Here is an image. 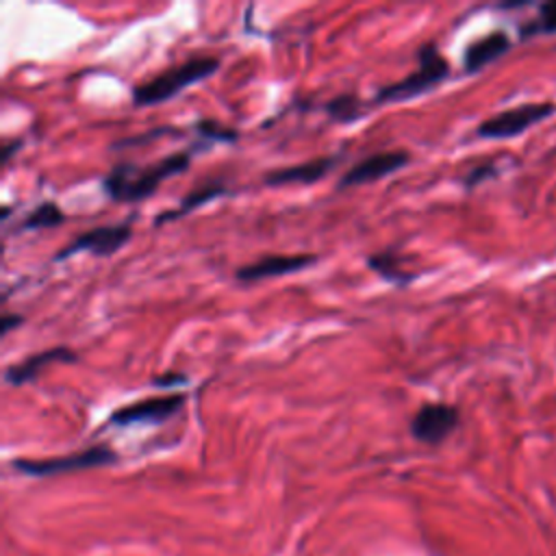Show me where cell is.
Here are the masks:
<instances>
[{
	"mask_svg": "<svg viewBox=\"0 0 556 556\" xmlns=\"http://www.w3.org/2000/svg\"><path fill=\"white\" fill-rule=\"evenodd\" d=\"M191 163V150H180L150 165L122 161L104 176L102 187L117 202H139L150 198L163 180L185 172Z\"/></svg>",
	"mask_w": 556,
	"mask_h": 556,
	"instance_id": "cell-1",
	"label": "cell"
},
{
	"mask_svg": "<svg viewBox=\"0 0 556 556\" xmlns=\"http://www.w3.org/2000/svg\"><path fill=\"white\" fill-rule=\"evenodd\" d=\"M217 67H219L217 56L187 59L185 63L167 67L165 72L156 74L154 78H150L141 85H135L132 87V104L135 106L161 104V102L174 98L176 93H180L185 87L208 78L211 74H215Z\"/></svg>",
	"mask_w": 556,
	"mask_h": 556,
	"instance_id": "cell-2",
	"label": "cell"
},
{
	"mask_svg": "<svg viewBox=\"0 0 556 556\" xmlns=\"http://www.w3.org/2000/svg\"><path fill=\"white\" fill-rule=\"evenodd\" d=\"M447 74H450V65L441 56L439 48L434 43H424L417 50V70L395 83L380 87L374 96V102L389 104V102L410 100L415 96H421V93L434 89L441 80L447 78Z\"/></svg>",
	"mask_w": 556,
	"mask_h": 556,
	"instance_id": "cell-3",
	"label": "cell"
},
{
	"mask_svg": "<svg viewBox=\"0 0 556 556\" xmlns=\"http://www.w3.org/2000/svg\"><path fill=\"white\" fill-rule=\"evenodd\" d=\"M117 460V454L109 445H91L87 450L65 454V456H52V458H17L11 465L26 473V476H56L67 471H80L91 467H104L113 465Z\"/></svg>",
	"mask_w": 556,
	"mask_h": 556,
	"instance_id": "cell-4",
	"label": "cell"
},
{
	"mask_svg": "<svg viewBox=\"0 0 556 556\" xmlns=\"http://www.w3.org/2000/svg\"><path fill=\"white\" fill-rule=\"evenodd\" d=\"M132 237L130 224H111V226H96L91 230L80 232L67 245H63L52 261H65L78 252H89L93 256H111L126 245Z\"/></svg>",
	"mask_w": 556,
	"mask_h": 556,
	"instance_id": "cell-5",
	"label": "cell"
},
{
	"mask_svg": "<svg viewBox=\"0 0 556 556\" xmlns=\"http://www.w3.org/2000/svg\"><path fill=\"white\" fill-rule=\"evenodd\" d=\"M554 102H528L515 109H506L493 117H486L478 126V135L484 139H506L523 132L532 124L554 113Z\"/></svg>",
	"mask_w": 556,
	"mask_h": 556,
	"instance_id": "cell-6",
	"label": "cell"
},
{
	"mask_svg": "<svg viewBox=\"0 0 556 556\" xmlns=\"http://www.w3.org/2000/svg\"><path fill=\"white\" fill-rule=\"evenodd\" d=\"M185 400H187L185 393H169V395H156V397L130 402V404L113 410L109 424H115V426L163 424L182 408Z\"/></svg>",
	"mask_w": 556,
	"mask_h": 556,
	"instance_id": "cell-7",
	"label": "cell"
},
{
	"mask_svg": "<svg viewBox=\"0 0 556 556\" xmlns=\"http://www.w3.org/2000/svg\"><path fill=\"white\" fill-rule=\"evenodd\" d=\"M458 426V410L452 404L426 402L410 419V434L428 445H439Z\"/></svg>",
	"mask_w": 556,
	"mask_h": 556,
	"instance_id": "cell-8",
	"label": "cell"
},
{
	"mask_svg": "<svg viewBox=\"0 0 556 556\" xmlns=\"http://www.w3.org/2000/svg\"><path fill=\"white\" fill-rule=\"evenodd\" d=\"M410 161V154L406 150H384L369 154L367 159L354 163L337 182V189H348V187H358L367 185L374 180H380L397 169H402Z\"/></svg>",
	"mask_w": 556,
	"mask_h": 556,
	"instance_id": "cell-9",
	"label": "cell"
},
{
	"mask_svg": "<svg viewBox=\"0 0 556 556\" xmlns=\"http://www.w3.org/2000/svg\"><path fill=\"white\" fill-rule=\"evenodd\" d=\"M317 261L315 254H267L254 263L241 265L235 269V278L241 282H256L274 276H287L300 269H306Z\"/></svg>",
	"mask_w": 556,
	"mask_h": 556,
	"instance_id": "cell-10",
	"label": "cell"
},
{
	"mask_svg": "<svg viewBox=\"0 0 556 556\" xmlns=\"http://www.w3.org/2000/svg\"><path fill=\"white\" fill-rule=\"evenodd\" d=\"M76 358L78 356L67 345H54V348L35 352V354L26 356L20 363L9 365L2 374V378L11 387H22V384L35 380L48 365H52V363H74Z\"/></svg>",
	"mask_w": 556,
	"mask_h": 556,
	"instance_id": "cell-11",
	"label": "cell"
},
{
	"mask_svg": "<svg viewBox=\"0 0 556 556\" xmlns=\"http://www.w3.org/2000/svg\"><path fill=\"white\" fill-rule=\"evenodd\" d=\"M339 163L337 156H317V159H308L295 165H287V167H278V169H269L263 176V182L269 187H278V185H311L321 180L334 165Z\"/></svg>",
	"mask_w": 556,
	"mask_h": 556,
	"instance_id": "cell-12",
	"label": "cell"
},
{
	"mask_svg": "<svg viewBox=\"0 0 556 556\" xmlns=\"http://www.w3.org/2000/svg\"><path fill=\"white\" fill-rule=\"evenodd\" d=\"M224 193H226V185H224L222 180L204 182V185L191 189V191L176 204V208L172 206V208L161 211V213L154 217V226H161V224H165V222L180 219V217L189 215L191 211H195L198 206H202V204H206V202H211V200H215V198H219V195H224Z\"/></svg>",
	"mask_w": 556,
	"mask_h": 556,
	"instance_id": "cell-13",
	"label": "cell"
},
{
	"mask_svg": "<svg viewBox=\"0 0 556 556\" xmlns=\"http://www.w3.org/2000/svg\"><path fill=\"white\" fill-rule=\"evenodd\" d=\"M510 48V39L504 30H493L480 39H476L467 50H465V70L467 72H478L497 56H502Z\"/></svg>",
	"mask_w": 556,
	"mask_h": 556,
	"instance_id": "cell-14",
	"label": "cell"
},
{
	"mask_svg": "<svg viewBox=\"0 0 556 556\" xmlns=\"http://www.w3.org/2000/svg\"><path fill=\"white\" fill-rule=\"evenodd\" d=\"M367 267L371 271H376L382 280L387 282H393V285H408L415 280V274L404 269L400 258L393 254V250H380V252H374L369 254L367 258Z\"/></svg>",
	"mask_w": 556,
	"mask_h": 556,
	"instance_id": "cell-15",
	"label": "cell"
},
{
	"mask_svg": "<svg viewBox=\"0 0 556 556\" xmlns=\"http://www.w3.org/2000/svg\"><path fill=\"white\" fill-rule=\"evenodd\" d=\"M65 222V213L54 202H41L35 211H30L22 224L20 230H37V228H54Z\"/></svg>",
	"mask_w": 556,
	"mask_h": 556,
	"instance_id": "cell-16",
	"label": "cell"
},
{
	"mask_svg": "<svg viewBox=\"0 0 556 556\" xmlns=\"http://www.w3.org/2000/svg\"><path fill=\"white\" fill-rule=\"evenodd\" d=\"M326 113L334 122H354L365 113V109L354 93H339L326 102Z\"/></svg>",
	"mask_w": 556,
	"mask_h": 556,
	"instance_id": "cell-17",
	"label": "cell"
},
{
	"mask_svg": "<svg viewBox=\"0 0 556 556\" xmlns=\"http://www.w3.org/2000/svg\"><path fill=\"white\" fill-rule=\"evenodd\" d=\"M193 130H195L202 139H206V141H228V143H232V141L239 137V132H237L235 128L222 126V124L215 122V119H198L195 126H193Z\"/></svg>",
	"mask_w": 556,
	"mask_h": 556,
	"instance_id": "cell-18",
	"label": "cell"
},
{
	"mask_svg": "<svg viewBox=\"0 0 556 556\" xmlns=\"http://www.w3.org/2000/svg\"><path fill=\"white\" fill-rule=\"evenodd\" d=\"M534 30H547V33L556 30V2H547L539 9V20L536 24L530 26V33Z\"/></svg>",
	"mask_w": 556,
	"mask_h": 556,
	"instance_id": "cell-19",
	"label": "cell"
},
{
	"mask_svg": "<svg viewBox=\"0 0 556 556\" xmlns=\"http://www.w3.org/2000/svg\"><path fill=\"white\" fill-rule=\"evenodd\" d=\"M185 382H187V376L180 371H165V374H159L152 378L154 387H174V384H185Z\"/></svg>",
	"mask_w": 556,
	"mask_h": 556,
	"instance_id": "cell-20",
	"label": "cell"
},
{
	"mask_svg": "<svg viewBox=\"0 0 556 556\" xmlns=\"http://www.w3.org/2000/svg\"><path fill=\"white\" fill-rule=\"evenodd\" d=\"M493 172V165L491 163H484V165H480V167H473L471 172H469V176L465 178V185L467 187H473L476 182H480L484 176H489Z\"/></svg>",
	"mask_w": 556,
	"mask_h": 556,
	"instance_id": "cell-21",
	"label": "cell"
},
{
	"mask_svg": "<svg viewBox=\"0 0 556 556\" xmlns=\"http://www.w3.org/2000/svg\"><path fill=\"white\" fill-rule=\"evenodd\" d=\"M22 324L20 315H11V313H2V321H0V334L4 337L9 330H13L15 326Z\"/></svg>",
	"mask_w": 556,
	"mask_h": 556,
	"instance_id": "cell-22",
	"label": "cell"
},
{
	"mask_svg": "<svg viewBox=\"0 0 556 556\" xmlns=\"http://www.w3.org/2000/svg\"><path fill=\"white\" fill-rule=\"evenodd\" d=\"M17 146H20V141H7V143H4V148H2V161H4V163L11 159V152H13Z\"/></svg>",
	"mask_w": 556,
	"mask_h": 556,
	"instance_id": "cell-23",
	"label": "cell"
}]
</instances>
